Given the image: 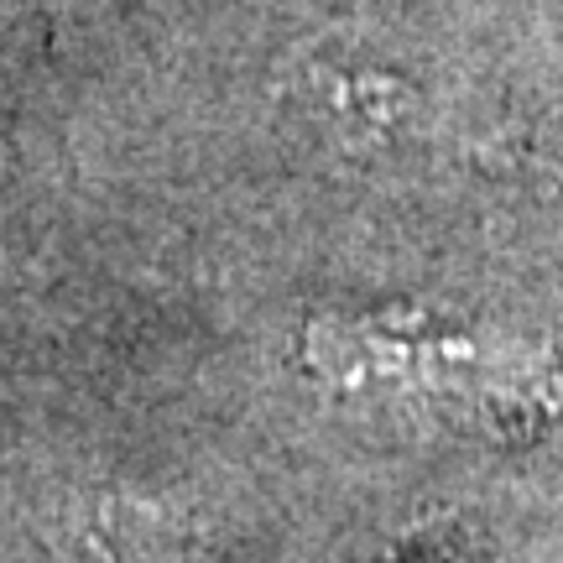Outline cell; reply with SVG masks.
<instances>
[{
  "instance_id": "cell-1",
  "label": "cell",
  "mask_w": 563,
  "mask_h": 563,
  "mask_svg": "<svg viewBox=\"0 0 563 563\" xmlns=\"http://www.w3.org/2000/svg\"><path fill=\"white\" fill-rule=\"evenodd\" d=\"M282 95L292 121L344 157H391L428 125V84L418 68L365 32L308 42L282 79Z\"/></svg>"
}]
</instances>
